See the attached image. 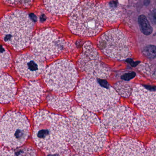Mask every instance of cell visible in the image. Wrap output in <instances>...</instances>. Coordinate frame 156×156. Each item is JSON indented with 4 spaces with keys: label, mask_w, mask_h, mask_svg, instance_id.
Wrapping results in <instances>:
<instances>
[{
    "label": "cell",
    "mask_w": 156,
    "mask_h": 156,
    "mask_svg": "<svg viewBox=\"0 0 156 156\" xmlns=\"http://www.w3.org/2000/svg\"><path fill=\"white\" fill-rule=\"evenodd\" d=\"M1 156H17V155L14 151L8 150L2 147L1 149Z\"/></svg>",
    "instance_id": "obj_28"
},
{
    "label": "cell",
    "mask_w": 156,
    "mask_h": 156,
    "mask_svg": "<svg viewBox=\"0 0 156 156\" xmlns=\"http://www.w3.org/2000/svg\"><path fill=\"white\" fill-rule=\"evenodd\" d=\"M44 94V89L38 82L31 81L23 87L18 100L23 106L34 107L39 105Z\"/></svg>",
    "instance_id": "obj_15"
},
{
    "label": "cell",
    "mask_w": 156,
    "mask_h": 156,
    "mask_svg": "<svg viewBox=\"0 0 156 156\" xmlns=\"http://www.w3.org/2000/svg\"><path fill=\"white\" fill-rule=\"evenodd\" d=\"M71 156H94V155H91V154H85V153H79L76 154V155H71Z\"/></svg>",
    "instance_id": "obj_31"
},
{
    "label": "cell",
    "mask_w": 156,
    "mask_h": 156,
    "mask_svg": "<svg viewBox=\"0 0 156 156\" xmlns=\"http://www.w3.org/2000/svg\"><path fill=\"white\" fill-rule=\"evenodd\" d=\"M76 98L84 108L98 112L115 106L119 97L106 81L86 76L78 84Z\"/></svg>",
    "instance_id": "obj_3"
},
{
    "label": "cell",
    "mask_w": 156,
    "mask_h": 156,
    "mask_svg": "<svg viewBox=\"0 0 156 156\" xmlns=\"http://www.w3.org/2000/svg\"><path fill=\"white\" fill-rule=\"evenodd\" d=\"M108 156H148L141 143L130 138H124L116 142Z\"/></svg>",
    "instance_id": "obj_14"
},
{
    "label": "cell",
    "mask_w": 156,
    "mask_h": 156,
    "mask_svg": "<svg viewBox=\"0 0 156 156\" xmlns=\"http://www.w3.org/2000/svg\"><path fill=\"white\" fill-rule=\"evenodd\" d=\"M11 56L8 51L4 47H2L1 53V69L2 70L8 68L10 66L11 62Z\"/></svg>",
    "instance_id": "obj_23"
},
{
    "label": "cell",
    "mask_w": 156,
    "mask_h": 156,
    "mask_svg": "<svg viewBox=\"0 0 156 156\" xmlns=\"http://www.w3.org/2000/svg\"><path fill=\"white\" fill-rule=\"evenodd\" d=\"M147 151L148 156H156V139L149 143Z\"/></svg>",
    "instance_id": "obj_27"
},
{
    "label": "cell",
    "mask_w": 156,
    "mask_h": 156,
    "mask_svg": "<svg viewBox=\"0 0 156 156\" xmlns=\"http://www.w3.org/2000/svg\"><path fill=\"white\" fill-rule=\"evenodd\" d=\"M16 93V85L12 77L1 74V102L8 103L14 100Z\"/></svg>",
    "instance_id": "obj_17"
},
{
    "label": "cell",
    "mask_w": 156,
    "mask_h": 156,
    "mask_svg": "<svg viewBox=\"0 0 156 156\" xmlns=\"http://www.w3.org/2000/svg\"><path fill=\"white\" fill-rule=\"evenodd\" d=\"M30 125L25 116L17 112H9L1 123V141L4 146L16 148L28 138Z\"/></svg>",
    "instance_id": "obj_7"
},
{
    "label": "cell",
    "mask_w": 156,
    "mask_h": 156,
    "mask_svg": "<svg viewBox=\"0 0 156 156\" xmlns=\"http://www.w3.org/2000/svg\"><path fill=\"white\" fill-rule=\"evenodd\" d=\"M138 23L140 30L145 35H149L152 32V28L144 15H141L138 18Z\"/></svg>",
    "instance_id": "obj_22"
},
{
    "label": "cell",
    "mask_w": 156,
    "mask_h": 156,
    "mask_svg": "<svg viewBox=\"0 0 156 156\" xmlns=\"http://www.w3.org/2000/svg\"><path fill=\"white\" fill-rule=\"evenodd\" d=\"M148 122L145 117L141 115H137L133 119V128L136 131H141L146 129L148 126Z\"/></svg>",
    "instance_id": "obj_21"
},
{
    "label": "cell",
    "mask_w": 156,
    "mask_h": 156,
    "mask_svg": "<svg viewBox=\"0 0 156 156\" xmlns=\"http://www.w3.org/2000/svg\"><path fill=\"white\" fill-rule=\"evenodd\" d=\"M103 20L113 23L118 20L120 17V8L116 2H104L98 4Z\"/></svg>",
    "instance_id": "obj_18"
},
{
    "label": "cell",
    "mask_w": 156,
    "mask_h": 156,
    "mask_svg": "<svg viewBox=\"0 0 156 156\" xmlns=\"http://www.w3.org/2000/svg\"><path fill=\"white\" fill-rule=\"evenodd\" d=\"M133 119V113L128 107L114 106L105 110L103 123L107 128L111 130H129Z\"/></svg>",
    "instance_id": "obj_11"
},
{
    "label": "cell",
    "mask_w": 156,
    "mask_h": 156,
    "mask_svg": "<svg viewBox=\"0 0 156 156\" xmlns=\"http://www.w3.org/2000/svg\"><path fill=\"white\" fill-rule=\"evenodd\" d=\"M139 68L144 74L156 80V68L152 66L151 64L145 63L140 65Z\"/></svg>",
    "instance_id": "obj_24"
},
{
    "label": "cell",
    "mask_w": 156,
    "mask_h": 156,
    "mask_svg": "<svg viewBox=\"0 0 156 156\" xmlns=\"http://www.w3.org/2000/svg\"><path fill=\"white\" fill-rule=\"evenodd\" d=\"M15 64L19 74L27 79H35L45 70L43 59L29 53L18 55Z\"/></svg>",
    "instance_id": "obj_12"
},
{
    "label": "cell",
    "mask_w": 156,
    "mask_h": 156,
    "mask_svg": "<svg viewBox=\"0 0 156 156\" xmlns=\"http://www.w3.org/2000/svg\"><path fill=\"white\" fill-rule=\"evenodd\" d=\"M78 68L87 76L100 79H106L110 75V70L101 62L97 50L89 42L85 43L83 52L78 62Z\"/></svg>",
    "instance_id": "obj_10"
},
{
    "label": "cell",
    "mask_w": 156,
    "mask_h": 156,
    "mask_svg": "<svg viewBox=\"0 0 156 156\" xmlns=\"http://www.w3.org/2000/svg\"><path fill=\"white\" fill-rule=\"evenodd\" d=\"M33 138L38 147L51 155L66 152L68 142V119L41 110L34 116Z\"/></svg>",
    "instance_id": "obj_2"
},
{
    "label": "cell",
    "mask_w": 156,
    "mask_h": 156,
    "mask_svg": "<svg viewBox=\"0 0 156 156\" xmlns=\"http://www.w3.org/2000/svg\"><path fill=\"white\" fill-rule=\"evenodd\" d=\"M68 142L79 153L91 154L102 150L107 139L106 127L92 112L83 107L70 108Z\"/></svg>",
    "instance_id": "obj_1"
},
{
    "label": "cell",
    "mask_w": 156,
    "mask_h": 156,
    "mask_svg": "<svg viewBox=\"0 0 156 156\" xmlns=\"http://www.w3.org/2000/svg\"><path fill=\"white\" fill-rule=\"evenodd\" d=\"M115 90L120 95L127 98L132 94L131 85L124 82H119L114 85Z\"/></svg>",
    "instance_id": "obj_20"
},
{
    "label": "cell",
    "mask_w": 156,
    "mask_h": 156,
    "mask_svg": "<svg viewBox=\"0 0 156 156\" xmlns=\"http://www.w3.org/2000/svg\"><path fill=\"white\" fill-rule=\"evenodd\" d=\"M103 22L98 5L93 2L85 1L78 5L72 13L69 27L75 34L94 36L101 30Z\"/></svg>",
    "instance_id": "obj_5"
},
{
    "label": "cell",
    "mask_w": 156,
    "mask_h": 156,
    "mask_svg": "<svg viewBox=\"0 0 156 156\" xmlns=\"http://www.w3.org/2000/svg\"><path fill=\"white\" fill-rule=\"evenodd\" d=\"M131 94L134 103L143 113L156 115V87L137 85Z\"/></svg>",
    "instance_id": "obj_13"
},
{
    "label": "cell",
    "mask_w": 156,
    "mask_h": 156,
    "mask_svg": "<svg viewBox=\"0 0 156 156\" xmlns=\"http://www.w3.org/2000/svg\"><path fill=\"white\" fill-rule=\"evenodd\" d=\"M155 129H156V122H155Z\"/></svg>",
    "instance_id": "obj_32"
},
{
    "label": "cell",
    "mask_w": 156,
    "mask_h": 156,
    "mask_svg": "<svg viewBox=\"0 0 156 156\" xmlns=\"http://www.w3.org/2000/svg\"><path fill=\"white\" fill-rule=\"evenodd\" d=\"M78 76L73 64L64 59L54 63L45 69L44 79L51 90L62 94L72 91L75 88Z\"/></svg>",
    "instance_id": "obj_6"
},
{
    "label": "cell",
    "mask_w": 156,
    "mask_h": 156,
    "mask_svg": "<svg viewBox=\"0 0 156 156\" xmlns=\"http://www.w3.org/2000/svg\"><path fill=\"white\" fill-rule=\"evenodd\" d=\"M49 105L58 111H67L70 109L72 100L66 95L49 96L47 98Z\"/></svg>",
    "instance_id": "obj_19"
},
{
    "label": "cell",
    "mask_w": 156,
    "mask_h": 156,
    "mask_svg": "<svg viewBox=\"0 0 156 156\" xmlns=\"http://www.w3.org/2000/svg\"><path fill=\"white\" fill-rule=\"evenodd\" d=\"M17 156H36V151L31 147H23L17 150Z\"/></svg>",
    "instance_id": "obj_25"
},
{
    "label": "cell",
    "mask_w": 156,
    "mask_h": 156,
    "mask_svg": "<svg viewBox=\"0 0 156 156\" xmlns=\"http://www.w3.org/2000/svg\"><path fill=\"white\" fill-rule=\"evenodd\" d=\"M135 76H136V73L134 72H131V73H127L121 76V78L125 81H129L134 78Z\"/></svg>",
    "instance_id": "obj_29"
},
{
    "label": "cell",
    "mask_w": 156,
    "mask_h": 156,
    "mask_svg": "<svg viewBox=\"0 0 156 156\" xmlns=\"http://www.w3.org/2000/svg\"><path fill=\"white\" fill-rule=\"evenodd\" d=\"M34 23L23 11H14L5 15L1 22L2 40L16 51L26 48L31 42Z\"/></svg>",
    "instance_id": "obj_4"
},
{
    "label": "cell",
    "mask_w": 156,
    "mask_h": 156,
    "mask_svg": "<svg viewBox=\"0 0 156 156\" xmlns=\"http://www.w3.org/2000/svg\"><path fill=\"white\" fill-rule=\"evenodd\" d=\"M143 53L150 59H154L156 57V46L149 45L143 49Z\"/></svg>",
    "instance_id": "obj_26"
},
{
    "label": "cell",
    "mask_w": 156,
    "mask_h": 156,
    "mask_svg": "<svg viewBox=\"0 0 156 156\" xmlns=\"http://www.w3.org/2000/svg\"><path fill=\"white\" fill-rule=\"evenodd\" d=\"M149 18L153 24H156V9L152 10L149 14Z\"/></svg>",
    "instance_id": "obj_30"
},
{
    "label": "cell",
    "mask_w": 156,
    "mask_h": 156,
    "mask_svg": "<svg viewBox=\"0 0 156 156\" xmlns=\"http://www.w3.org/2000/svg\"><path fill=\"white\" fill-rule=\"evenodd\" d=\"M98 43L101 51L112 59L125 60L132 54L131 41L121 30L114 29L107 32L99 38Z\"/></svg>",
    "instance_id": "obj_8"
},
{
    "label": "cell",
    "mask_w": 156,
    "mask_h": 156,
    "mask_svg": "<svg viewBox=\"0 0 156 156\" xmlns=\"http://www.w3.org/2000/svg\"><path fill=\"white\" fill-rule=\"evenodd\" d=\"M79 1H44L46 9L55 15H66L71 13L78 5Z\"/></svg>",
    "instance_id": "obj_16"
},
{
    "label": "cell",
    "mask_w": 156,
    "mask_h": 156,
    "mask_svg": "<svg viewBox=\"0 0 156 156\" xmlns=\"http://www.w3.org/2000/svg\"><path fill=\"white\" fill-rule=\"evenodd\" d=\"M64 41L50 29L39 32L31 41L32 51L42 59L57 55L64 47Z\"/></svg>",
    "instance_id": "obj_9"
}]
</instances>
